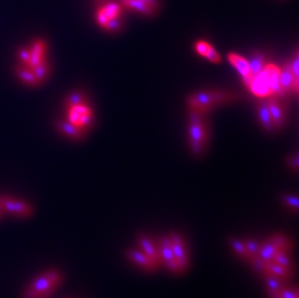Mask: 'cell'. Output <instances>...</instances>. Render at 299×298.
I'll return each mask as SVG.
<instances>
[{
	"instance_id": "cell-25",
	"label": "cell",
	"mask_w": 299,
	"mask_h": 298,
	"mask_svg": "<svg viewBox=\"0 0 299 298\" xmlns=\"http://www.w3.org/2000/svg\"><path fill=\"white\" fill-rule=\"evenodd\" d=\"M273 261H275L278 264L283 265L284 267H286L288 269H292V267H293V264H292V262H291V260L288 257V253H286L284 251H281V250H279L277 252V254L274 256Z\"/></svg>"
},
{
	"instance_id": "cell-18",
	"label": "cell",
	"mask_w": 299,
	"mask_h": 298,
	"mask_svg": "<svg viewBox=\"0 0 299 298\" xmlns=\"http://www.w3.org/2000/svg\"><path fill=\"white\" fill-rule=\"evenodd\" d=\"M121 3L124 7L129 8L131 10L137 11L140 14L150 16L154 13L155 9L148 4L140 1V0H121Z\"/></svg>"
},
{
	"instance_id": "cell-11",
	"label": "cell",
	"mask_w": 299,
	"mask_h": 298,
	"mask_svg": "<svg viewBox=\"0 0 299 298\" xmlns=\"http://www.w3.org/2000/svg\"><path fill=\"white\" fill-rule=\"evenodd\" d=\"M128 258L133 260L134 262L138 263L139 265L146 268V269H155L157 267V263L151 259L148 256H146L144 253L136 251V250H130L127 252Z\"/></svg>"
},
{
	"instance_id": "cell-15",
	"label": "cell",
	"mask_w": 299,
	"mask_h": 298,
	"mask_svg": "<svg viewBox=\"0 0 299 298\" xmlns=\"http://www.w3.org/2000/svg\"><path fill=\"white\" fill-rule=\"evenodd\" d=\"M15 71H16V74H17L18 78L22 82H24L25 84H28L30 86H38L39 85L32 70L29 67H27L23 64H20V65L16 67Z\"/></svg>"
},
{
	"instance_id": "cell-12",
	"label": "cell",
	"mask_w": 299,
	"mask_h": 298,
	"mask_svg": "<svg viewBox=\"0 0 299 298\" xmlns=\"http://www.w3.org/2000/svg\"><path fill=\"white\" fill-rule=\"evenodd\" d=\"M265 69L268 73L271 94H282L281 85H280V69L274 64H267Z\"/></svg>"
},
{
	"instance_id": "cell-27",
	"label": "cell",
	"mask_w": 299,
	"mask_h": 298,
	"mask_svg": "<svg viewBox=\"0 0 299 298\" xmlns=\"http://www.w3.org/2000/svg\"><path fill=\"white\" fill-rule=\"evenodd\" d=\"M231 244H232L234 250H235L237 253H239L240 256H242V257H244V258H246L249 259L250 256H249L248 252L246 251L244 242H242V241H240V240H237V239H232Z\"/></svg>"
},
{
	"instance_id": "cell-37",
	"label": "cell",
	"mask_w": 299,
	"mask_h": 298,
	"mask_svg": "<svg viewBox=\"0 0 299 298\" xmlns=\"http://www.w3.org/2000/svg\"><path fill=\"white\" fill-rule=\"evenodd\" d=\"M290 163H291V165H292L293 167H295V169H298V168H299V155L297 154V155L295 156V158L292 159V160L290 161Z\"/></svg>"
},
{
	"instance_id": "cell-35",
	"label": "cell",
	"mask_w": 299,
	"mask_h": 298,
	"mask_svg": "<svg viewBox=\"0 0 299 298\" xmlns=\"http://www.w3.org/2000/svg\"><path fill=\"white\" fill-rule=\"evenodd\" d=\"M280 295L282 296V298H299L298 297V293L297 292H291V291H289V290H281L280 292Z\"/></svg>"
},
{
	"instance_id": "cell-2",
	"label": "cell",
	"mask_w": 299,
	"mask_h": 298,
	"mask_svg": "<svg viewBox=\"0 0 299 298\" xmlns=\"http://www.w3.org/2000/svg\"><path fill=\"white\" fill-rule=\"evenodd\" d=\"M200 115L196 111H191L190 114V144L192 151L197 155L202 152L205 142V127Z\"/></svg>"
},
{
	"instance_id": "cell-30",
	"label": "cell",
	"mask_w": 299,
	"mask_h": 298,
	"mask_svg": "<svg viewBox=\"0 0 299 298\" xmlns=\"http://www.w3.org/2000/svg\"><path fill=\"white\" fill-rule=\"evenodd\" d=\"M205 58L209 60V61L213 62V63H220V62H221V58H220L219 54H218V53L216 52V50L213 49L212 47L209 48V50H208V52H207Z\"/></svg>"
},
{
	"instance_id": "cell-31",
	"label": "cell",
	"mask_w": 299,
	"mask_h": 298,
	"mask_svg": "<svg viewBox=\"0 0 299 298\" xmlns=\"http://www.w3.org/2000/svg\"><path fill=\"white\" fill-rule=\"evenodd\" d=\"M120 25H121V23L119 20V18H117V19L110 20L107 22V24L105 25L104 28L107 29V30H110V31H118L120 28Z\"/></svg>"
},
{
	"instance_id": "cell-8",
	"label": "cell",
	"mask_w": 299,
	"mask_h": 298,
	"mask_svg": "<svg viewBox=\"0 0 299 298\" xmlns=\"http://www.w3.org/2000/svg\"><path fill=\"white\" fill-rule=\"evenodd\" d=\"M46 43L42 40H36L34 43L30 46L29 49V60L27 67L32 68L45 60V53H46Z\"/></svg>"
},
{
	"instance_id": "cell-9",
	"label": "cell",
	"mask_w": 299,
	"mask_h": 298,
	"mask_svg": "<svg viewBox=\"0 0 299 298\" xmlns=\"http://www.w3.org/2000/svg\"><path fill=\"white\" fill-rule=\"evenodd\" d=\"M229 60L234 65V67L239 71V73L244 79L245 84L248 86L250 84L252 79H253L251 71H250L249 62L245 59L241 58L239 55H236V54H230L229 55Z\"/></svg>"
},
{
	"instance_id": "cell-7",
	"label": "cell",
	"mask_w": 299,
	"mask_h": 298,
	"mask_svg": "<svg viewBox=\"0 0 299 298\" xmlns=\"http://www.w3.org/2000/svg\"><path fill=\"white\" fill-rule=\"evenodd\" d=\"M121 14V7L118 3H108L103 5L96 14V20L100 26L105 27L112 19H117Z\"/></svg>"
},
{
	"instance_id": "cell-33",
	"label": "cell",
	"mask_w": 299,
	"mask_h": 298,
	"mask_svg": "<svg viewBox=\"0 0 299 298\" xmlns=\"http://www.w3.org/2000/svg\"><path fill=\"white\" fill-rule=\"evenodd\" d=\"M18 56H19V59L20 60V64L27 65L28 60H29V49H27V48H21V49L19 51Z\"/></svg>"
},
{
	"instance_id": "cell-29",
	"label": "cell",
	"mask_w": 299,
	"mask_h": 298,
	"mask_svg": "<svg viewBox=\"0 0 299 298\" xmlns=\"http://www.w3.org/2000/svg\"><path fill=\"white\" fill-rule=\"evenodd\" d=\"M211 46L207 43V42H204V41H199L196 43V51L199 55H200L201 57H204L206 56L209 48Z\"/></svg>"
},
{
	"instance_id": "cell-34",
	"label": "cell",
	"mask_w": 299,
	"mask_h": 298,
	"mask_svg": "<svg viewBox=\"0 0 299 298\" xmlns=\"http://www.w3.org/2000/svg\"><path fill=\"white\" fill-rule=\"evenodd\" d=\"M260 247L263 248L265 251H267L271 256H273V258H274V256L277 254V252L279 251V249H278L276 246H274L272 243H270V242L263 243Z\"/></svg>"
},
{
	"instance_id": "cell-24",
	"label": "cell",
	"mask_w": 299,
	"mask_h": 298,
	"mask_svg": "<svg viewBox=\"0 0 299 298\" xmlns=\"http://www.w3.org/2000/svg\"><path fill=\"white\" fill-rule=\"evenodd\" d=\"M270 243H272L274 246H276L279 250L284 251L288 253L290 247H291V242L283 236H275L269 240Z\"/></svg>"
},
{
	"instance_id": "cell-23",
	"label": "cell",
	"mask_w": 299,
	"mask_h": 298,
	"mask_svg": "<svg viewBox=\"0 0 299 298\" xmlns=\"http://www.w3.org/2000/svg\"><path fill=\"white\" fill-rule=\"evenodd\" d=\"M264 280L269 288V291L272 292H280L282 290L281 282L276 278V276L270 274L267 271H264Z\"/></svg>"
},
{
	"instance_id": "cell-22",
	"label": "cell",
	"mask_w": 299,
	"mask_h": 298,
	"mask_svg": "<svg viewBox=\"0 0 299 298\" xmlns=\"http://www.w3.org/2000/svg\"><path fill=\"white\" fill-rule=\"evenodd\" d=\"M249 62V66H250V71H251V74H252V77H255L256 75H258L259 73H260L263 68L265 67L264 66V59H263V56L259 53H257V54H254L251 58Z\"/></svg>"
},
{
	"instance_id": "cell-10",
	"label": "cell",
	"mask_w": 299,
	"mask_h": 298,
	"mask_svg": "<svg viewBox=\"0 0 299 298\" xmlns=\"http://www.w3.org/2000/svg\"><path fill=\"white\" fill-rule=\"evenodd\" d=\"M170 238L172 241L171 247H172L173 253L175 255V258L179 263V265L183 270L187 265V255H186V251H185L184 245H183V241L176 234H173L170 237Z\"/></svg>"
},
{
	"instance_id": "cell-16",
	"label": "cell",
	"mask_w": 299,
	"mask_h": 298,
	"mask_svg": "<svg viewBox=\"0 0 299 298\" xmlns=\"http://www.w3.org/2000/svg\"><path fill=\"white\" fill-rule=\"evenodd\" d=\"M58 128L60 132L69 138L75 139H80L83 137V130L73 125L68 120L60 121L58 123Z\"/></svg>"
},
{
	"instance_id": "cell-28",
	"label": "cell",
	"mask_w": 299,
	"mask_h": 298,
	"mask_svg": "<svg viewBox=\"0 0 299 298\" xmlns=\"http://www.w3.org/2000/svg\"><path fill=\"white\" fill-rule=\"evenodd\" d=\"M244 245H245V248H246V251L248 252L250 258L253 257V256H257L258 253H259V246L253 240H246L244 242Z\"/></svg>"
},
{
	"instance_id": "cell-3",
	"label": "cell",
	"mask_w": 299,
	"mask_h": 298,
	"mask_svg": "<svg viewBox=\"0 0 299 298\" xmlns=\"http://www.w3.org/2000/svg\"><path fill=\"white\" fill-rule=\"evenodd\" d=\"M229 100V96L220 92H199L189 98V106L192 111L202 114L214 105Z\"/></svg>"
},
{
	"instance_id": "cell-40",
	"label": "cell",
	"mask_w": 299,
	"mask_h": 298,
	"mask_svg": "<svg viewBox=\"0 0 299 298\" xmlns=\"http://www.w3.org/2000/svg\"><path fill=\"white\" fill-rule=\"evenodd\" d=\"M95 1H100V0H95Z\"/></svg>"
},
{
	"instance_id": "cell-26",
	"label": "cell",
	"mask_w": 299,
	"mask_h": 298,
	"mask_svg": "<svg viewBox=\"0 0 299 298\" xmlns=\"http://www.w3.org/2000/svg\"><path fill=\"white\" fill-rule=\"evenodd\" d=\"M80 104H84V96L80 92H74L67 98L66 106L67 108L77 106Z\"/></svg>"
},
{
	"instance_id": "cell-20",
	"label": "cell",
	"mask_w": 299,
	"mask_h": 298,
	"mask_svg": "<svg viewBox=\"0 0 299 298\" xmlns=\"http://www.w3.org/2000/svg\"><path fill=\"white\" fill-rule=\"evenodd\" d=\"M268 103V109L271 116V119L273 120V123L276 126H281L284 120V113L282 107L279 105V103L275 99H269L267 100Z\"/></svg>"
},
{
	"instance_id": "cell-19",
	"label": "cell",
	"mask_w": 299,
	"mask_h": 298,
	"mask_svg": "<svg viewBox=\"0 0 299 298\" xmlns=\"http://www.w3.org/2000/svg\"><path fill=\"white\" fill-rule=\"evenodd\" d=\"M265 271L269 272L270 274L280 277L283 279H289L292 276V270L284 267L281 264L276 263L275 261H266L265 263Z\"/></svg>"
},
{
	"instance_id": "cell-5",
	"label": "cell",
	"mask_w": 299,
	"mask_h": 298,
	"mask_svg": "<svg viewBox=\"0 0 299 298\" xmlns=\"http://www.w3.org/2000/svg\"><path fill=\"white\" fill-rule=\"evenodd\" d=\"M2 203L5 214H11L19 218H27L33 213V209L29 203L15 198L2 196Z\"/></svg>"
},
{
	"instance_id": "cell-13",
	"label": "cell",
	"mask_w": 299,
	"mask_h": 298,
	"mask_svg": "<svg viewBox=\"0 0 299 298\" xmlns=\"http://www.w3.org/2000/svg\"><path fill=\"white\" fill-rule=\"evenodd\" d=\"M139 242H140V245L143 253L146 256H148L151 259H153L157 264L163 260L162 258H161L159 250L155 247V245L152 243V241L150 239L142 236V237H140Z\"/></svg>"
},
{
	"instance_id": "cell-6",
	"label": "cell",
	"mask_w": 299,
	"mask_h": 298,
	"mask_svg": "<svg viewBox=\"0 0 299 298\" xmlns=\"http://www.w3.org/2000/svg\"><path fill=\"white\" fill-rule=\"evenodd\" d=\"M248 87L250 88L251 92L258 97L264 98L271 95V87H270L268 73L265 67L260 73L253 77Z\"/></svg>"
},
{
	"instance_id": "cell-38",
	"label": "cell",
	"mask_w": 299,
	"mask_h": 298,
	"mask_svg": "<svg viewBox=\"0 0 299 298\" xmlns=\"http://www.w3.org/2000/svg\"><path fill=\"white\" fill-rule=\"evenodd\" d=\"M268 293H269L270 297H271L272 298H282V296L280 295V293H279V292H272V291H268Z\"/></svg>"
},
{
	"instance_id": "cell-1",
	"label": "cell",
	"mask_w": 299,
	"mask_h": 298,
	"mask_svg": "<svg viewBox=\"0 0 299 298\" xmlns=\"http://www.w3.org/2000/svg\"><path fill=\"white\" fill-rule=\"evenodd\" d=\"M62 282V275L57 269H50L36 277L23 292V298H49Z\"/></svg>"
},
{
	"instance_id": "cell-39",
	"label": "cell",
	"mask_w": 299,
	"mask_h": 298,
	"mask_svg": "<svg viewBox=\"0 0 299 298\" xmlns=\"http://www.w3.org/2000/svg\"><path fill=\"white\" fill-rule=\"evenodd\" d=\"M5 214L4 208H3V203H2V196H0V218Z\"/></svg>"
},
{
	"instance_id": "cell-4",
	"label": "cell",
	"mask_w": 299,
	"mask_h": 298,
	"mask_svg": "<svg viewBox=\"0 0 299 298\" xmlns=\"http://www.w3.org/2000/svg\"><path fill=\"white\" fill-rule=\"evenodd\" d=\"M67 117L69 122L82 130L91 124L93 119L92 112L89 107L85 105V103L67 108Z\"/></svg>"
},
{
	"instance_id": "cell-14",
	"label": "cell",
	"mask_w": 299,
	"mask_h": 298,
	"mask_svg": "<svg viewBox=\"0 0 299 298\" xmlns=\"http://www.w3.org/2000/svg\"><path fill=\"white\" fill-rule=\"evenodd\" d=\"M258 114H259V118L262 126L266 130L272 131L275 128V125L273 123V120L271 119V116L269 113L267 100H262L259 102V107H258Z\"/></svg>"
},
{
	"instance_id": "cell-17",
	"label": "cell",
	"mask_w": 299,
	"mask_h": 298,
	"mask_svg": "<svg viewBox=\"0 0 299 298\" xmlns=\"http://www.w3.org/2000/svg\"><path fill=\"white\" fill-rule=\"evenodd\" d=\"M294 81V75L292 72V66L291 63H287L285 67L280 70V85L282 94L290 91L293 86Z\"/></svg>"
},
{
	"instance_id": "cell-21",
	"label": "cell",
	"mask_w": 299,
	"mask_h": 298,
	"mask_svg": "<svg viewBox=\"0 0 299 298\" xmlns=\"http://www.w3.org/2000/svg\"><path fill=\"white\" fill-rule=\"evenodd\" d=\"M36 78V80L38 82V84H42L49 77L50 75V72H51V66L50 64L44 60L43 62H41L40 64L30 68Z\"/></svg>"
},
{
	"instance_id": "cell-36",
	"label": "cell",
	"mask_w": 299,
	"mask_h": 298,
	"mask_svg": "<svg viewBox=\"0 0 299 298\" xmlns=\"http://www.w3.org/2000/svg\"><path fill=\"white\" fill-rule=\"evenodd\" d=\"M140 1H142V2H144V3H146V4H148L149 6L153 7L154 9H156V8L158 7V2H157V0H140Z\"/></svg>"
},
{
	"instance_id": "cell-32",
	"label": "cell",
	"mask_w": 299,
	"mask_h": 298,
	"mask_svg": "<svg viewBox=\"0 0 299 298\" xmlns=\"http://www.w3.org/2000/svg\"><path fill=\"white\" fill-rule=\"evenodd\" d=\"M283 200L290 207H293L296 210L299 208V199L297 197H295V196H285L283 198Z\"/></svg>"
}]
</instances>
